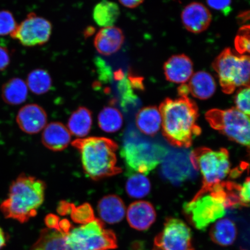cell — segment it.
<instances>
[{
  "mask_svg": "<svg viewBox=\"0 0 250 250\" xmlns=\"http://www.w3.org/2000/svg\"><path fill=\"white\" fill-rule=\"evenodd\" d=\"M52 31V25L48 20L31 12L18 25L11 36L24 46L34 47L48 42Z\"/></svg>",
  "mask_w": 250,
  "mask_h": 250,
  "instance_id": "obj_11",
  "label": "cell"
},
{
  "mask_svg": "<svg viewBox=\"0 0 250 250\" xmlns=\"http://www.w3.org/2000/svg\"><path fill=\"white\" fill-rule=\"evenodd\" d=\"M250 87H242L237 91L234 102L236 108L243 113L250 116Z\"/></svg>",
  "mask_w": 250,
  "mask_h": 250,
  "instance_id": "obj_33",
  "label": "cell"
},
{
  "mask_svg": "<svg viewBox=\"0 0 250 250\" xmlns=\"http://www.w3.org/2000/svg\"><path fill=\"white\" fill-rule=\"evenodd\" d=\"M164 70L168 81L183 84L192 77L193 64L191 59L186 55H173L165 62Z\"/></svg>",
  "mask_w": 250,
  "mask_h": 250,
  "instance_id": "obj_14",
  "label": "cell"
},
{
  "mask_svg": "<svg viewBox=\"0 0 250 250\" xmlns=\"http://www.w3.org/2000/svg\"><path fill=\"white\" fill-rule=\"evenodd\" d=\"M11 62V56L7 48L0 46V71L4 70Z\"/></svg>",
  "mask_w": 250,
  "mask_h": 250,
  "instance_id": "obj_36",
  "label": "cell"
},
{
  "mask_svg": "<svg viewBox=\"0 0 250 250\" xmlns=\"http://www.w3.org/2000/svg\"><path fill=\"white\" fill-rule=\"evenodd\" d=\"M45 223L49 228L59 230V218L56 215L52 214L47 215Z\"/></svg>",
  "mask_w": 250,
  "mask_h": 250,
  "instance_id": "obj_37",
  "label": "cell"
},
{
  "mask_svg": "<svg viewBox=\"0 0 250 250\" xmlns=\"http://www.w3.org/2000/svg\"><path fill=\"white\" fill-rule=\"evenodd\" d=\"M190 161L196 170L201 171L203 176L202 187L197 194L208 192L229 173V155L226 148L217 151L206 147L195 149L190 155Z\"/></svg>",
  "mask_w": 250,
  "mask_h": 250,
  "instance_id": "obj_7",
  "label": "cell"
},
{
  "mask_svg": "<svg viewBox=\"0 0 250 250\" xmlns=\"http://www.w3.org/2000/svg\"><path fill=\"white\" fill-rule=\"evenodd\" d=\"M70 214L72 219L77 223L85 224L95 218L93 208L89 203H84L77 208L72 204Z\"/></svg>",
  "mask_w": 250,
  "mask_h": 250,
  "instance_id": "obj_29",
  "label": "cell"
},
{
  "mask_svg": "<svg viewBox=\"0 0 250 250\" xmlns=\"http://www.w3.org/2000/svg\"><path fill=\"white\" fill-rule=\"evenodd\" d=\"M178 93L180 97L188 96L189 94V89L187 84H181V86L178 88Z\"/></svg>",
  "mask_w": 250,
  "mask_h": 250,
  "instance_id": "obj_40",
  "label": "cell"
},
{
  "mask_svg": "<svg viewBox=\"0 0 250 250\" xmlns=\"http://www.w3.org/2000/svg\"><path fill=\"white\" fill-rule=\"evenodd\" d=\"M189 93L195 98L206 100L211 98L216 90V83L210 73L200 71L193 74L188 84Z\"/></svg>",
  "mask_w": 250,
  "mask_h": 250,
  "instance_id": "obj_19",
  "label": "cell"
},
{
  "mask_svg": "<svg viewBox=\"0 0 250 250\" xmlns=\"http://www.w3.org/2000/svg\"><path fill=\"white\" fill-rule=\"evenodd\" d=\"M137 128L146 135L155 136L160 130L162 118L159 109L155 106L142 108L136 118Z\"/></svg>",
  "mask_w": 250,
  "mask_h": 250,
  "instance_id": "obj_20",
  "label": "cell"
},
{
  "mask_svg": "<svg viewBox=\"0 0 250 250\" xmlns=\"http://www.w3.org/2000/svg\"><path fill=\"white\" fill-rule=\"evenodd\" d=\"M71 203H67L65 201H62L59 204L58 208V211L59 214L65 215L70 213L71 210Z\"/></svg>",
  "mask_w": 250,
  "mask_h": 250,
  "instance_id": "obj_39",
  "label": "cell"
},
{
  "mask_svg": "<svg viewBox=\"0 0 250 250\" xmlns=\"http://www.w3.org/2000/svg\"><path fill=\"white\" fill-rule=\"evenodd\" d=\"M206 120L214 129L240 145L250 146V118L236 108L211 109L206 112Z\"/></svg>",
  "mask_w": 250,
  "mask_h": 250,
  "instance_id": "obj_9",
  "label": "cell"
},
{
  "mask_svg": "<svg viewBox=\"0 0 250 250\" xmlns=\"http://www.w3.org/2000/svg\"><path fill=\"white\" fill-rule=\"evenodd\" d=\"M98 123L99 127L104 132H116L123 126V115L116 108L112 106L105 107L99 114Z\"/></svg>",
  "mask_w": 250,
  "mask_h": 250,
  "instance_id": "obj_27",
  "label": "cell"
},
{
  "mask_svg": "<svg viewBox=\"0 0 250 250\" xmlns=\"http://www.w3.org/2000/svg\"><path fill=\"white\" fill-rule=\"evenodd\" d=\"M210 8L228 15L231 11L232 0H206Z\"/></svg>",
  "mask_w": 250,
  "mask_h": 250,
  "instance_id": "obj_34",
  "label": "cell"
},
{
  "mask_svg": "<svg viewBox=\"0 0 250 250\" xmlns=\"http://www.w3.org/2000/svg\"><path fill=\"white\" fill-rule=\"evenodd\" d=\"M17 122L19 127L24 133H38L46 126L47 115L43 108L38 104L24 105L18 112Z\"/></svg>",
  "mask_w": 250,
  "mask_h": 250,
  "instance_id": "obj_13",
  "label": "cell"
},
{
  "mask_svg": "<svg viewBox=\"0 0 250 250\" xmlns=\"http://www.w3.org/2000/svg\"><path fill=\"white\" fill-rule=\"evenodd\" d=\"M249 11L248 12H244L243 13L240 14L238 16V20L240 21V22L245 23L246 21L249 20L250 15H249Z\"/></svg>",
  "mask_w": 250,
  "mask_h": 250,
  "instance_id": "obj_42",
  "label": "cell"
},
{
  "mask_svg": "<svg viewBox=\"0 0 250 250\" xmlns=\"http://www.w3.org/2000/svg\"><path fill=\"white\" fill-rule=\"evenodd\" d=\"M7 239H6L5 234L4 230L0 227V250L2 249L6 245Z\"/></svg>",
  "mask_w": 250,
  "mask_h": 250,
  "instance_id": "obj_41",
  "label": "cell"
},
{
  "mask_svg": "<svg viewBox=\"0 0 250 250\" xmlns=\"http://www.w3.org/2000/svg\"><path fill=\"white\" fill-rule=\"evenodd\" d=\"M226 203L218 184L202 194H196L183 206L187 220L197 229L204 230L226 213Z\"/></svg>",
  "mask_w": 250,
  "mask_h": 250,
  "instance_id": "obj_4",
  "label": "cell"
},
{
  "mask_svg": "<svg viewBox=\"0 0 250 250\" xmlns=\"http://www.w3.org/2000/svg\"><path fill=\"white\" fill-rule=\"evenodd\" d=\"M125 41L123 30L116 26L102 27L94 39V46L100 54L110 56L121 48Z\"/></svg>",
  "mask_w": 250,
  "mask_h": 250,
  "instance_id": "obj_16",
  "label": "cell"
},
{
  "mask_svg": "<svg viewBox=\"0 0 250 250\" xmlns=\"http://www.w3.org/2000/svg\"><path fill=\"white\" fill-rule=\"evenodd\" d=\"M237 228L229 218H222L215 223L210 230L212 241L221 246H229L235 242Z\"/></svg>",
  "mask_w": 250,
  "mask_h": 250,
  "instance_id": "obj_21",
  "label": "cell"
},
{
  "mask_svg": "<svg viewBox=\"0 0 250 250\" xmlns=\"http://www.w3.org/2000/svg\"><path fill=\"white\" fill-rule=\"evenodd\" d=\"M167 152L162 146L134 133L125 140L121 154L130 171L148 174L161 163Z\"/></svg>",
  "mask_w": 250,
  "mask_h": 250,
  "instance_id": "obj_5",
  "label": "cell"
},
{
  "mask_svg": "<svg viewBox=\"0 0 250 250\" xmlns=\"http://www.w3.org/2000/svg\"><path fill=\"white\" fill-rule=\"evenodd\" d=\"M98 210L102 220L109 224L120 223L126 214L124 202L115 195L103 197L98 203Z\"/></svg>",
  "mask_w": 250,
  "mask_h": 250,
  "instance_id": "obj_18",
  "label": "cell"
},
{
  "mask_svg": "<svg viewBox=\"0 0 250 250\" xmlns=\"http://www.w3.org/2000/svg\"><path fill=\"white\" fill-rule=\"evenodd\" d=\"M65 239L71 250H109L118 247L115 233L105 229L103 221L97 218L70 230Z\"/></svg>",
  "mask_w": 250,
  "mask_h": 250,
  "instance_id": "obj_8",
  "label": "cell"
},
{
  "mask_svg": "<svg viewBox=\"0 0 250 250\" xmlns=\"http://www.w3.org/2000/svg\"><path fill=\"white\" fill-rule=\"evenodd\" d=\"M118 1L124 7L133 9L138 7L145 0H118Z\"/></svg>",
  "mask_w": 250,
  "mask_h": 250,
  "instance_id": "obj_38",
  "label": "cell"
},
{
  "mask_svg": "<svg viewBox=\"0 0 250 250\" xmlns=\"http://www.w3.org/2000/svg\"><path fill=\"white\" fill-rule=\"evenodd\" d=\"M46 184L37 178L22 174L9 187L8 198L0 205L6 218L21 223L35 217L44 201Z\"/></svg>",
  "mask_w": 250,
  "mask_h": 250,
  "instance_id": "obj_2",
  "label": "cell"
},
{
  "mask_svg": "<svg viewBox=\"0 0 250 250\" xmlns=\"http://www.w3.org/2000/svg\"><path fill=\"white\" fill-rule=\"evenodd\" d=\"M28 87L26 83L20 78H13L3 85L1 96L6 103L20 105L26 101Z\"/></svg>",
  "mask_w": 250,
  "mask_h": 250,
  "instance_id": "obj_24",
  "label": "cell"
},
{
  "mask_svg": "<svg viewBox=\"0 0 250 250\" xmlns=\"http://www.w3.org/2000/svg\"><path fill=\"white\" fill-rule=\"evenodd\" d=\"M162 118V133L171 145L189 148L193 141L201 134L197 120L198 107L188 96L167 98L159 107Z\"/></svg>",
  "mask_w": 250,
  "mask_h": 250,
  "instance_id": "obj_1",
  "label": "cell"
},
{
  "mask_svg": "<svg viewBox=\"0 0 250 250\" xmlns=\"http://www.w3.org/2000/svg\"><path fill=\"white\" fill-rule=\"evenodd\" d=\"M72 146L78 150L84 171L90 179L98 181L121 173L115 154L118 148L114 141L101 137L77 139Z\"/></svg>",
  "mask_w": 250,
  "mask_h": 250,
  "instance_id": "obj_3",
  "label": "cell"
},
{
  "mask_svg": "<svg viewBox=\"0 0 250 250\" xmlns=\"http://www.w3.org/2000/svg\"><path fill=\"white\" fill-rule=\"evenodd\" d=\"M151 183L147 177L140 173L130 176L126 184V190L133 198L140 199L147 196L151 191Z\"/></svg>",
  "mask_w": 250,
  "mask_h": 250,
  "instance_id": "obj_28",
  "label": "cell"
},
{
  "mask_svg": "<svg viewBox=\"0 0 250 250\" xmlns=\"http://www.w3.org/2000/svg\"><path fill=\"white\" fill-rule=\"evenodd\" d=\"M71 139L69 130L58 122L47 125L42 134L43 145L53 151H61L66 148Z\"/></svg>",
  "mask_w": 250,
  "mask_h": 250,
  "instance_id": "obj_17",
  "label": "cell"
},
{
  "mask_svg": "<svg viewBox=\"0 0 250 250\" xmlns=\"http://www.w3.org/2000/svg\"><path fill=\"white\" fill-rule=\"evenodd\" d=\"M121 14L119 6L109 0H102L93 9L94 21L98 26L105 27L113 26Z\"/></svg>",
  "mask_w": 250,
  "mask_h": 250,
  "instance_id": "obj_23",
  "label": "cell"
},
{
  "mask_svg": "<svg viewBox=\"0 0 250 250\" xmlns=\"http://www.w3.org/2000/svg\"><path fill=\"white\" fill-rule=\"evenodd\" d=\"M118 88L121 96L122 107L125 109H126L128 105L135 103L137 98L133 92L132 86L129 81L123 78Z\"/></svg>",
  "mask_w": 250,
  "mask_h": 250,
  "instance_id": "obj_32",
  "label": "cell"
},
{
  "mask_svg": "<svg viewBox=\"0 0 250 250\" xmlns=\"http://www.w3.org/2000/svg\"><path fill=\"white\" fill-rule=\"evenodd\" d=\"M18 24L10 11H0V36L11 34L17 29Z\"/></svg>",
  "mask_w": 250,
  "mask_h": 250,
  "instance_id": "obj_31",
  "label": "cell"
},
{
  "mask_svg": "<svg viewBox=\"0 0 250 250\" xmlns=\"http://www.w3.org/2000/svg\"><path fill=\"white\" fill-rule=\"evenodd\" d=\"M152 250H194L191 230L180 219L168 218L155 237Z\"/></svg>",
  "mask_w": 250,
  "mask_h": 250,
  "instance_id": "obj_10",
  "label": "cell"
},
{
  "mask_svg": "<svg viewBox=\"0 0 250 250\" xmlns=\"http://www.w3.org/2000/svg\"><path fill=\"white\" fill-rule=\"evenodd\" d=\"M127 220L134 229L143 231L149 229L154 223L156 214L154 206L148 202L139 201L132 203L128 208Z\"/></svg>",
  "mask_w": 250,
  "mask_h": 250,
  "instance_id": "obj_15",
  "label": "cell"
},
{
  "mask_svg": "<svg viewBox=\"0 0 250 250\" xmlns=\"http://www.w3.org/2000/svg\"><path fill=\"white\" fill-rule=\"evenodd\" d=\"M65 236L66 233L60 230L51 228L43 229L30 250H71Z\"/></svg>",
  "mask_w": 250,
  "mask_h": 250,
  "instance_id": "obj_22",
  "label": "cell"
},
{
  "mask_svg": "<svg viewBox=\"0 0 250 250\" xmlns=\"http://www.w3.org/2000/svg\"><path fill=\"white\" fill-rule=\"evenodd\" d=\"M67 125L71 134L78 137L86 136L92 127L91 111L85 107L78 108L71 114Z\"/></svg>",
  "mask_w": 250,
  "mask_h": 250,
  "instance_id": "obj_25",
  "label": "cell"
},
{
  "mask_svg": "<svg viewBox=\"0 0 250 250\" xmlns=\"http://www.w3.org/2000/svg\"><path fill=\"white\" fill-rule=\"evenodd\" d=\"M234 46L236 51L240 55L250 52V26L244 25L239 29L234 40Z\"/></svg>",
  "mask_w": 250,
  "mask_h": 250,
  "instance_id": "obj_30",
  "label": "cell"
},
{
  "mask_svg": "<svg viewBox=\"0 0 250 250\" xmlns=\"http://www.w3.org/2000/svg\"><path fill=\"white\" fill-rule=\"evenodd\" d=\"M250 178H247L245 183L241 187L240 190V200L243 207H249L250 204Z\"/></svg>",
  "mask_w": 250,
  "mask_h": 250,
  "instance_id": "obj_35",
  "label": "cell"
},
{
  "mask_svg": "<svg viewBox=\"0 0 250 250\" xmlns=\"http://www.w3.org/2000/svg\"><path fill=\"white\" fill-rule=\"evenodd\" d=\"M212 68L218 74L224 93L234 92L238 87H250V59L249 55H237L229 48L214 59Z\"/></svg>",
  "mask_w": 250,
  "mask_h": 250,
  "instance_id": "obj_6",
  "label": "cell"
},
{
  "mask_svg": "<svg viewBox=\"0 0 250 250\" xmlns=\"http://www.w3.org/2000/svg\"><path fill=\"white\" fill-rule=\"evenodd\" d=\"M26 84L31 92L36 95H43L51 89L52 80L48 71L37 68L28 74Z\"/></svg>",
  "mask_w": 250,
  "mask_h": 250,
  "instance_id": "obj_26",
  "label": "cell"
},
{
  "mask_svg": "<svg viewBox=\"0 0 250 250\" xmlns=\"http://www.w3.org/2000/svg\"><path fill=\"white\" fill-rule=\"evenodd\" d=\"M211 14L202 3L193 2L186 6L181 13V21L186 29L198 34L207 30L211 21Z\"/></svg>",
  "mask_w": 250,
  "mask_h": 250,
  "instance_id": "obj_12",
  "label": "cell"
}]
</instances>
